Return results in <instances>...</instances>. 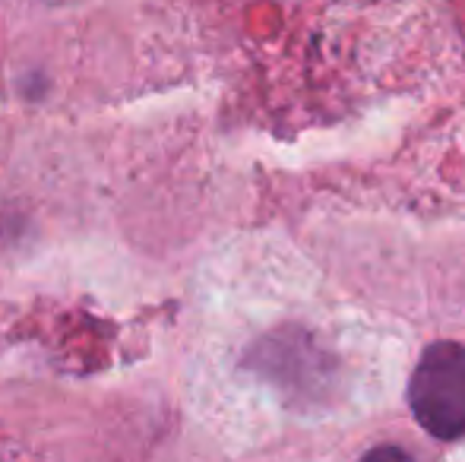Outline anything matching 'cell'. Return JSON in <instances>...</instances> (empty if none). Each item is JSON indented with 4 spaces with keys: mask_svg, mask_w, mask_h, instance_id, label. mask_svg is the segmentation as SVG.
<instances>
[{
    "mask_svg": "<svg viewBox=\"0 0 465 462\" xmlns=\"http://www.w3.org/2000/svg\"><path fill=\"white\" fill-rule=\"evenodd\" d=\"M409 408L437 440L465 437V346L434 342L421 351L409 380Z\"/></svg>",
    "mask_w": 465,
    "mask_h": 462,
    "instance_id": "obj_1",
    "label": "cell"
},
{
    "mask_svg": "<svg viewBox=\"0 0 465 462\" xmlns=\"http://www.w3.org/2000/svg\"><path fill=\"white\" fill-rule=\"evenodd\" d=\"M364 459H409V453L399 450V447H377V450H368Z\"/></svg>",
    "mask_w": 465,
    "mask_h": 462,
    "instance_id": "obj_2",
    "label": "cell"
}]
</instances>
